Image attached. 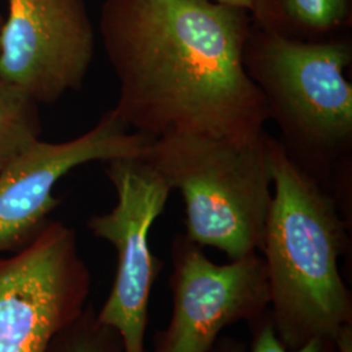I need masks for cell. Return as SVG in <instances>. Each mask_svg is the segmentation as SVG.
Returning a JSON list of instances; mask_svg holds the SVG:
<instances>
[{
	"mask_svg": "<svg viewBox=\"0 0 352 352\" xmlns=\"http://www.w3.org/2000/svg\"><path fill=\"white\" fill-rule=\"evenodd\" d=\"M251 13L213 0H104L103 50L119 84L113 109L129 129L247 144L269 113L244 65Z\"/></svg>",
	"mask_w": 352,
	"mask_h": 352,
	"instance_id": "1",
	"label": "cell"
},
{
	"mask_svg": "<svg viewBox=\"0 0 352 352\" xmlns=\"http://www.w3.org/2000/svg\"><path fill=\"white\" fill-rule=\"evenodd\" d=\"M273 197L258 253L278 340L295 350L352 329V296L340 273L347 219L336 200L272 139Z\"/></svg>",
	"mask_w": 352,
	"mask_h": 352,
	"instance_id": "2",
	"label": "cell"
},
{
	"mask_svg": "<svg viewBox=\"0 0 352 352\" xmlns=\"http://www.w3.org/2000/svg\"><path fill=\"white\" fill-rule=\"evenodd\" d=\"M351 41H300L252 21L244 47L247 74L264 97L289 158L351 218L352 87L346 71Z\"/></svg>",
	"mask_w": 352,
	"mask_h": 352,
	"instance_id": "3",
	"label": "cell"
},
{
	"mask_svg": "<svg viewBox=\"0 0 352 352\" xmlns=\"http://www.w3.org/2000/svg\"><path fill=\"white\" fill-rule=\"evenodd\" d=\"M272 139L247 144L174 135L153 140L145 158L179 190L186 235L236 260L260 251L273 197Z\"/></svg>",
	"mask_w": 352,
	"mask_h": 352,
	"instance_id": "4",
	"label": "cell"
},
{
	"mask_svg": "<svg viewBox=\"0 0 352 352\" xmlns=\"http://www.w3.org/2000/svg\"><path fill=\"white\" fill-rule=\"evenodd\" d=\"M116 202L107 213L89 218L90 232L116 252L113 287L97 318L120 337L124 352H145L149 304L164 261L151 248V230L164 213L173 188L145 157L106 162Z\"/></svg>",
	"mask_w": 352,
	"mask_h": 352,
	"instance_id": "5",
	"label": "cell"
},
{
	"mask_svg": "<svg viewBox=\"0 0 352 352\" xmlns=\"http://www.w3.org/2000/svg\"><path fill=\"white\" fill-rule=\"evenodd\" d=\"M90 283L75 230L49 221L26 247L0 258V352H50L85 311Z\"/></svg>",
	"mask_w": 352,
	"mask_h": 352,
	"instance_id": "6",
	"label": "cell"
},
{
	"mask_svg": "<svg viewBox=\"0 0 352 352\" xmlns=\"http://www.w3.org/2000/svg\"><path fill=\"white\" fill-rule=\"evenodd\" d=\"M173 315L154 337L153 352H210L219 334L269 312V283L258 252L215 264L186 234L170 247Z\"/></svg>",
	"mask_w": 352,
	"mask_h": 352,
	"instance_id": "7",
	"label": "cell"
},
{
	"mask_svg": "<svg viewBox=\"0 0 352 352\" xmlns=\"http://www.w3.org/2000/svg\"><path fill=\"white\" fill-rule=\"evenodd\" d=\"M96 52L85 0H7L0 77L38 104L82 88Z\"/></svg>",
	"mask_w": 352,
	"mask_h": 352,
	"instance_id": "8",
	"label": "cell"
},
{
	"mask_svg": "<svg viewBox=\"0 0 352 352\" xmlns=\"http://www.w3.org/2000/svg\"><path fill=\"white\" fill-rule=\"evenodd\" d=\"M153 140L129 129L111 110L75 139H38L0 173V254L26 247L50 221L60 200L54 189L76 167L145 157Z\"/></svg>",
	"mask_w": 352,
	"mask_h": 352,
	"instance_id": "9",
	"label": "cell"
},
{
	"mask_svg": "<svg viewBox=\"0 0 352 352\" xmlns=\"http://www.w3.org/2000/svg\"><path fill=\"white\" fill-rule=\"evenodd\" d=\"M260 17L282 32L320 36L343 25L351 14V0H254Z\"/></svg>",
	"mask_w": 352,
	"mask_h": 352,
	"instance_id": "10",
	"label": "cell"
},
{
	"mask_svg": "<svg viewBox=\"0 0 352 352\" xmlns=\"http://www.w3.org/2000/svg\"><path fill=\"white\" fill-rule=\"evenodd\" d=\"M37 102L0 77V173L30 144L41 139Z\"/></svg>",
	"mask_w": 352,
	"mask_h": 352,
	"instance_id": "11",
	"label": "cell"
},
{
	"mask_svg": "<svg viewBox=\"0 0 352 352\" xmlns=\"http://www.w3.org/2000/svg\"><path fill=\"white\" fill-rule=\"evenodd\" d=\"M50 352H124L120 337L102 325L97 311L88 304L82 315L52 342Z\"/></svg>",
	"mask_w": 352,
	"mask_h": 352,
	"instance_id": "12",
	"label": "cell"
},
{
	"mask_svg": "<svg viewBox=\"0 0 352 352\" xmlns=\"http://www.w3.org/2000/svg\"><path fill=\"white\" fill-rule=\"evenodd\" d=\"M248 327L252 338L251 349L247 352H340L336 340L329 338L311 340L295 350L286 349L278 340L269 312Z\"/></svg>",
	"mask_w": 352,
	"mask_h": 352,
	"instance_id": "13",
	"label": "cell"
},
{
	"mask_svg": "<svg viewBox=\"0 0 352 352\" xmlns=\"http://www.w3.org/2000/svg\"><path fill=\"white\" fill-rule=\"evenodd\" d=\"M247 346L234 337H222L218 338L214 344L213 350L210 352H247ZM148 352V351H145Z\"/></svg>",
	"mask_w": 352,
	"mask_h": 352,
	"instance_id": "14",
	"label": "cell"
},
{
	"mask_svg": "<svg viewBox=\"0 0 352 352\" xmlns=\"http://www.w3.org/2000/svg\"><path fill=\"white\" fill-rule=\"evenodd\" d=\"M213 1H218V3H223V4H228V6H235V7H240L247 10L248 12L251 11L252 6L254 0H213Z\"/></svg>",
	"mask_w": 352,
	"mask_h": 352,
	"instance_id": "15",
	"label": "cell"
},
{
	"mask_svg": "<svg viewBox=\"0 0 352 352\" xmlns=\"http://www.w3.org/2000/svg\"><path fill=\"white\" fill-rule=\"evenodd\" d=\"M3 23H4V17L0 14V36H1V29H3Z\"/></svg>",
	"mask_w": 352,
	"mask_h": 352,
	"instance_id": "16",
	"label": "cell"
}]
</instances>
